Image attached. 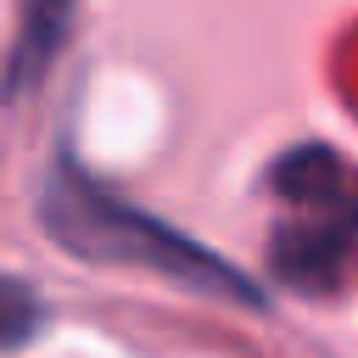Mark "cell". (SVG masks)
<instances>
[{"label": "cell", "mask_w": 358, "mask_h": 358, "mask_svg": "<svg viewBox=\"0 0 358 358\" xmlns=\"http://www.w3.org/2000/svg\"><path fill=\"white\" fill-rule=\"evenodd\" d=\"M39 229L84 263H123V268L162 274V280H173L196 296L263 308V285L252 274H241L229 257L207 252L201 241L168 229L157 213L123 201L95 173H84L67 151L39 173Z\"/></svg>", "instance_id": "cell-1"}, {"label": "cell", "mask_w": 358, "mask_h": 358, "mask_svg": "<svg viewBox=\"0 0 358 358\" xmlns=\"http://www.w3.org/2000/svg\"><path fill=\"white\" fill-rule=\"evenodd\" d=\"M274 201L268 224V274L296 296H347L358 291V168L302 140L280 151L263 173Z\"/></svg>", "instance_id": "cell-2"}, {"label": "cell", "mask_w": 358, "mask_h": 358, "mask_svg": "<svg viewBox=\"0 0 358 358\" xmlns=\"http://www.w3.org/2000/svg\"><path fill=\"white\" fill-rule=\"evenodd\" d=\"M6 296H11V330H6V341H11V347H22V341H28V330H34V313H39V308L28 302V285H22V280H11V285H6Z\"/></svg>", "instance_id": "cell-4"}, {"label": "cell", "mask_w": 358, "mask_h": 358, "mask_svg": "<svg viewBox=\"0 0 358 358\" xmlns=\"http://www.w3.org/2000/svg\"><path fill=\"white\" fill-rule=\"evenodd\" d=\"M73 28V0H17V34L6 56V95L22 101L56 62L62 39Z\"/></svg>", "instance_id": "cell-3"}]
</instances>
